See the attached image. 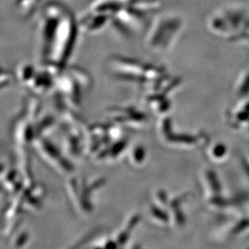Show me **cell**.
I'll return each mask as SVG.
<instances>
[{"label": "cell", "instance_id": "6da1fadb", "mask_svg": "<svg viewBox=\"0 0 249 249\" xmlns=\"http://www.w3.org/2000/svg\"><path fill=\"white\" fill-rule=\"evenodd\" d=\"M79 24L65 10L61 15L45 17L40 25V52L43 64L54 65L63 72L75 45Z\"/></svg>", "mask_w": 249, "mask_h": 249}, {"label": "cell", "instance_id": "7a4b0ae2", "mask_svg": "<svg viewBox=\"0 0 249 249\" xmlns=\"http://www.w3.org/2000/svg\"><path fill=\"white\" fill-rule=\"evenodd\" d=\"M35 148L40 153V156L48 163L54 166L61 174H69L73 171V168L70 161L66 160L59 153L58 149L46 139L36 137L34 141Z\"/></svg>", "mask_w": 249, "mask_h": 249}, {"label": "cell", "instance_id": "3957f363", "mask_svg": "<svg viewBox=\"0 0 249 249\" xmlns=\"http://www.w3.org/2000/svg\"><path fill=\"white\" fill-rule=\"evenodd\" d=\"M16 138L19 145L28 147L36 138L35 127L31 124L29 120H22L18 124L16 128Z\"/></svg>", "mask_w": 249, "mask_h": 249}, {"label": "cell", "instance_id": "277c9868", "mask_svg": "<svg viewBox=\"0 0 249 249\" xmlns=\"http://www.w3.org/2000/svg\"><path fill=\"white\" fill-rule=\"evenodd\" d=\"M68 72L75 78V80L78 82V84L80 85L82 89L89 90L91 88L93 82H92L91 77L87 71L79 68L78 66H71L69 69Z\"/></svg>", "mask_w": 249, "mask_h": 249}, {"label": "cell", "instance_id": "5b68a950", "mask_svg": "<svg viewBox=\"0 0 249 249\" xmlns=\"http://www.w3.org/2000/svg\"><path fill=\"white\" fill-rule=\"evenodd\" d=\"M127 143L128 141L127 139L121 138L118 141H115V143H112L109 147V159L117 158L125 150Z\"/></svg>", "mask_w": 249, "mask_h": 249}, {"label": "cell", "instance_id": "8992f818", "mask_svg": "<svg viewBox=\"0 0 249 249\" xmlns=\"http://www.w3.org/2000/svg\"><path fill=\"white\" fill-rule=\"evenodd\" d=\"M36 71L35 69L30 64H24V66H22L19 69L18 71V78L19 81L24 85L28 84L33 76L35 75Z\"/></svg>", "mask_w": 249, "mask_h": 249}, {"label": "cell", "instance_id": "52a82bcc", "mask_svg": "<svg viewBox=\"0 0 249 249\" xmlns=\"http://www.w3.org/2000/svg\"><path fill=\"white\" fill-rule=\"evenodd\" d=\"M145 149L143 146L137 145L133 148L130 155V162L135 166H139L143 164L145 159Z\"/></svg>", "mask_w": 249, "mask_h": 249}, {"label": "cell", "instance_id": "ba28073f", "mask_svg": "<svg viewBox=\"0 0 249 249\" xmlns=\"http://www.w3.org/2000/svg\"><path fill=\"white\" fill-rule=\"evenodd\" d=\"M41 110V104L37 99H32L30 104H28L27 114H28V120L30 121H34L38 117Z\"/></svg>", "mask_w": 249, "mask_h": 249}, {"label": "cell", "instance_id": "9c48e42d", "mask_svg": "<svg viewBox=\"0 0 249 249\" xmlns=\"http://www.w3.org/2000/svg\"><path fill=\"white\" fill-rule=\"evenodd\" d=\"M54 123V119L52 116L48 115L46 117L44 118L36 125L35 132L36 137H40V135L43 132H45V130L48 129L49 127H51Z\"/></svg>", "mask_w": 249, "mask_h": 249}, {"label": "cell", "instance_id": "30bf717a", "mask_svg": "<svg viewBox=\"0 0 249 249\" xmlns=\"http://www.w3.org/2000/svg\"><path fill=\"white\" fill-rule=\"evenodd\" d=\"M107 135L111 138V141H118L122 137V129L120 128V125H108L107 128Z\"/></svg>", "mask_w": 249, "mask_h": 249}, {"label": "cell", "instance_id": "8fae6325", "mask_svg": "<svg viewBox=\"0 0 249 249\" xmlns=\"http://www.w3.org/2000/svg\"><path fill=\"white\" fill-rule=\"evenodd\" d=\"M105 183H106L105 178H100L96 179V180L92 181L89 185H87V188L89 193L91 194L92 192H94L98 189L101 188L102 186L105 185Z\"/></svg>", "mask_w": 249, "mask_h": 249}, {"label": "cell", "instance_id": "7c38bea8", "mask_svg": "<svg viewBox=\"0 0 249 249\" xmlns=\"http://www.w3.org/2000/svg\"><path fill=\"white\" fill-rule=\"evenodd\" d=\"M28 240V234L27 232H21L17 236V239L15 240L13 248L15 249H19L22 248L26 244Z\"/></svg>", "mask_w": 249, "mask_h": 249}, {"label": "cell", "instance_id": "4fadbf2b", "mask_svg": "<svg viewBox=\"0 0 249 249\" xmlns=\"http://www.w3.org/2000/svg\"><path fill=\"white\" fill-rule=\"evenodd\" d=\"M141 220V216L139 214H134L130 218L129 220L127 222V224L124 227L125 230L129 231L130 233L132 232V230L137 227L139 222Z\"/></svg>", "mask_w": 249, "mask_h": 249}, {"label": "cell", "instance_id": "5bb4252c", "mask_svg": "<svg viewBox=\"0 0 249 249\" xmlns=\"http://www.w3.org/2000/svg\"><path fill=\"white\" fill-rule=\"evenodd\" d=\"M11 83V73L7 71L2 70V78H1V88L3 89L5 87H7Z\"/></svg>", "mask_w": 249, "mask_h": 249}, {"label": "cell", "instance_id": "9a60e30c", "mask_svg": "<svg viewBox=\"0 0 249 249\" xmlns=\"http://www.w3.org/2000/svg\"><path fill=\"white\" fill-rule=\"evenodd\" d=\"M150 214L153 219H155L156 221H160L162 220L163 214L160 212V210H158L155 206H152L150 208Z\"/></svg>", "mask_w": 249, "mask_h": 249}]
</instances>
